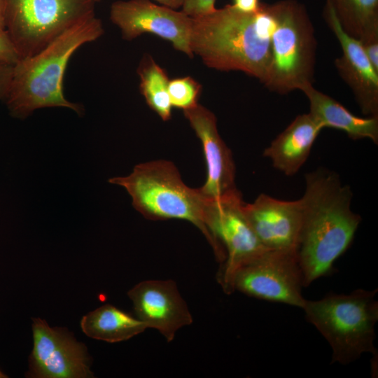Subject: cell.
<instances>
[{
    "label": "cell",
    "mask_w": 378,
    "mask_h": 378,
    "mask_svg": "<svg viewBox=\"0 0 378 378\" xmlns=\"http://www.w3.org/2000/svg\"><path fill=\"white\" fill-rule=\"evenodd\" d=\"M352 197L336 172L320 167L306 174L296 251L303 287L330 274L351 244L361 221L351 209Z\"/></svg>",
    "instance_id": "6da1fadb"
},
{
    "label": "cell",
    "mask_w": 378,
    "mask_h": 378,
    "mask_svg": "<svg viewBox=\"0 0 378 378\" xmlns=\"http://www.w3.org/2000/svg\"><path fill=\"white\" fill-rule=\"evenodd\" d=\"M274 18L270 4L247 14L231 4L192 18L190 47L211 69L239 71L262 83L270 58Z\"/></svg>",
    "instance_id": "7a4b0ae2"
},
{
    "label": "cell",
    "mask_w": 378,
    "mask_h": 378,
    "mask_svg": "<svg viewBox=\"0 0 378 378\" xmlns=\"http://www.w3.org/2000/svg\"><path fill=\"white\" fill-rule=\"evenodd\" d=\"M104 32L102 21L94 14L64 30L36 54L20 59L14 66L11 85L4 100L9 114L24 120L39 108L64 107L83 115V105L67 100L64 95V74L73 54Z\"/></svg>",
    "instance_id": "3957f363"
},
{
    "label": "cell",
    "mask_w": 378,
    "mask_h": 378,
    "mask_svg": "<svg viewBox=\"0 0 378 378\" xmlns=\"http://www.w3.org/2000/svg\"><path fill=\"white\" fill-rule=\"evenodd\" d=\"M124 188L132 206L144 218L153 220L179 219L188 221L204 234L220 263L225 255L206 222L207 200L199 188L188 186L170 161L158 160L140 163L126 176L108 179Z\"/></svg>",
    "instance_id": "277c9868"
},
{
    "label": "cell",
    "mask_w": 378,
    "mask_h": 378,
    "mask_svg": "<svg viewBox=\"0 0 378 378\" xmlns=\"http://www.w3.org/2000/svg\"><path fill=\"white\" fill-rule=\"evenodd\" d=\"M377 290L356 289L349 294L329 293L318 300H305L308 322L330 344L331 363L349 364L363 354H377L374 341L378 321Z\"/></svg>",
    "instance_id": "5b68a950"
},
{
    "label": "cell",
    "mask_w": 378,
    "mask_h": 378,
    "mask_svg": "<svg viewBox=\"0 0 378 378\" xmlns=\"http://www.w3.org/2000/svg\"><path fill=\"white\" fill-rule=\"evenodd\" d=\"M274 26L270 58L262 84L286 94L313 85L316 39L305 7L295 0L271 4Z\"/></svg>",
    "instance_id": "8992f818"
},
{
    "label": "cell",
    "mask_w": 378,
    "mask_h": 378,
    "mask_svg": "<svg viewBox=\"0 0 378 378\" xmlns=\"http://www.w3.org/2000/svg\"><path fill=\"white\" fill-rule=\"evenodd\" d=\"M94 4L93 0H4L5 29L20 59L29 57L94 15Z\"/></svg>",
    "instance_id": "52a82bcc"
},
{
    "label": "cell",
    "mask_w": 378,
    "mask_h": 378,
    "mask_svg": "<svg viewBox=\"0 0 378 378\" xmlns=\"http://www.w3.org/2000/svg\"><path fill=\"white\" fill-rule=\"evenodd\" d=\"M243 204L239 190L217 200H207L206 225L225 254L217 281L227 294L233 293L232 284L236 271L267 250L251 229Z\"/></svg>",
    "instance_id": "ba28073f"
},
{
    "label": "cell",
    "mask_w": 378,
    "mask_h": 378,
    "mask_svg": "<svg viewBox=\"0 0 378 378\" xmlns=\"http://www.w3.org/2000/svg\"><path fill=\"white\" fill-rule=\"evenodd\" d=\"M248 296L301 308L302 274L295 252L267 249L240 267L232 284Z\"/></svg>",
    "instance_id": "9c48e42d"
},
{
    "label": "cell",
    "mask_w": 378,
    "mask_h": 378,
    "mask_svg": "<svg viewBox=\"0 0 378 378\" xmlns=\"http://www.w3.org/2000/svg\"><path fill=\"white\" fill-rule=\"evenodd\" d=\"M110 20L125 40L153 34L169 41L174 48L189 57L194 56L190 47L192 18L182 10L149 0H120L111 6Z\"/></svg>",
    "instance_id": "30bf717a"
},
{
    "label": "cell",
    "mask_w": 378,
    "mask_h": 378,
    "mask_svg": "<svg viewBox=\"0 0 378 378\" xmlns=\"http://www.w3.org/2000/svg\"><path fill=\"white\" fill-rule=\"evenodd\" d=\"M34 348L30 357L31 377L83 378L92 375L84 345L40 318L32 323Z\"/></svg>",
    "instance_id": "8fae6325"
},
{
    "label": "cell",
    "mask_w": 378,
    "mask_h": 378,
    "mask_svg": "<svg viewBox=\"0 0 378 378\" xmlns=\"http://www.w3.org/2000/svg\"><path fill=\"white\" fill-rule=\"evenodd\" d=\"M136 317L147 328H154L168 342H172L176 332L190 325L193 318L188 307L173 280H146L130 289Z\"/></svg>",
    "instance_id": "7c38bea8"
},
{
    "label": "cell",
    "mask_w": 378,
    "mask_h": 378,
    "mask_svg": "<svg viewBox=\"0 0 378 378\" xmlns=\"http://www.w3.org/2000/svg\"><path fill=\"white\" fill-rule=\"evenodd\" d=\"M324 19L339 41L342 55L335 60L340 77L351 89L362 113L378 117V72L356 38L342 28L331 0H326Z\"/></svg>",
    "instance_id": "4fadbf2b"
},
{
    "label": "cell",
    "mask_w": 378,
    "mask_h": 378,
    "mask_svg": "<svg viewBox=\"0 0 378 378\" xmlns=\"http://www.w3.org/2000/svg\"><path fill=\"white\" fill-rule=\"evenodd\" d=\"M183 112L203 148L207 174L199 188L201 193L206 200H214L238 190L233 157L219 134L215 115L200 104Z\"/></svg>",
    "instance_id": "5bb4252c"
},
{
    "label": "cell",
    "mask_w": 378,
    "mask_h": 378,
    "mask_svg": "<svg viewBox=\"0 0 378 378\" xmlns=\"http://www.w3.org/2000/svg\"><path fill=\"white\" fill-rule=\"evenodd\" d=\"M243 211L266 249L296 253L302 222L300 199L286 201L262 193L252 203L244 202Z\"/></svg>",
    "instance_id": "9a60e30c"
},
{
    "label": "cell",
    "mask_w": 378,
    "mask_h": 378,
    "mask_svg": "<svg viewBox=\"0 0 378 378\" xmlns=\"http://www.w3.org/2000/svg\"><path fill=\"white\" fill-rule=\"evenodd\" d=\"M323 129L309 113L298 115L265 149L263 156L275 169L293 176L307 160Z\"/></svg>",
    "instance_id": "2e32d148"
},
{
    "label": "cell",
    "mask_w": 378,
    "mask_h": 378,
    "mask_svg": "<svg viewBox=\"0 0 378 378\" xmlns=\"http://www.w3.org/2000/svg\"><path fill=\"white\" fill-rule=\"evenodd\" d=\"M302 92L309 103V113L322 126L345 132L354 140L368 139L378 144V117H359L313 85Z\"/></svg>",
    "instance_id": "e0dca14e"
},
{
    "label": "cell",
    "mask_w": 378,
    "mask_h": 378,
    "mask_svg": "<svg viewBox=\"0 0 378 378\" xmlns=\"http://www.w3.org/2000/svg\"><path fill=\"white\" fill-rule=\"evenodd\" d=\"M80 327L87 336L110 343L127 340L147 329L137 317L109 304L84 316Z\"/></svg>",
    "instance_id": "ac0fdd59"
},
{
    "label": "cell",
    "mask_w": 378,
    "mask_h": 378,
    "mask_svg": "<svg viewBox=\"0 0 378 378\" xmlns=\"http://www.w3.org/2000/svg\"><path fill=\"white\" fill-rule=\"evenodd\" d=\"M137 73L139 90L146 104L163 121L172 118V106L168 92L169 79L166 71L149 55L141 60Z\"/></svg>",
    "instance_id": "d6986e66"
},
{
    "label": "cell",
    "mask_w": 378,
    "mask_h": 378,
    "mask_svg": "<svg viewBox=\"0 0 378 378\" xmlns=\"http://www.w3.org/2000/svg\"><path fill=\"white\" fill-rule=\"evenodd\" d=\"M345 32L361 40L378 33V0H331Z\"/></svg>",
    "instance_id": "ffe728a7"
},
{
    "label": "cell",
    "mask_w": 378,
    "mask_h": 378,
    "mask_svg": "<svg viewBox=\"0 0 378 378\" xmlns=\"http://www.w3.org/2000/svg\"><path fill=\"white\" fill-rule=\"evenodd\" d=\"M202 85L191 76L169 80L168 92L172 107L183 111L197 105L202 92Z\"/></svg>",
    "instance_id": "44dd1931"
},
{
    "label": "cell",
    "mask_w": 378,
    "mask_h": 378,
    "mask_svg": "<svg viewBox=\"0 0 378 378\" xmlns=\"http://www.w3.org/2000/svg\"><path fill=\"white\" fill-rule=\"evenodd\" d=\"M216 0H183L182 11L192 18H196L214 11Z\"/></svg>",
    "instance_id": "7402d4cb"
},
{
    "label": "cell",
    "mask_w": 378,
    "mask_h": 378,
    "mask_svg": "<svg viewBox=\"0 0 378 378\" xmlns=\"http://www.w3.org/2000/svg\"><path fill=\"white\" fill-rule=\"evenodd\" d=\"M20 57L6 29L0 30V62L15 64Z\"/></svg>",
    "instance_id": "603a6c76"
},
{
    "label": "cell",
    "mask_w": 378,
    "mask_h": 378,
    "mask_svg": "<svg viewBox=\"0 0 378 378\" xmlns=\"http://www.w3.org/2000/svg\"><path fill=\"white\" fill-rule=\"evenodd\" d=\"M359 41L369 61L378 72V33L373 34Z\"/></svg>",
    "instance_id": "cb8c5ba5"
},
{
    "label": "cell",
    "mask_w": 378,
    "mask_h": 378,
    "mask_svg": "<svg viewBox=\"0 0 378 378\" xmlns=\"http://www.w3.org/2000/svg\"><path fill=\"white\" fill-rule=\"evenodd\" d=\"M14 64L0 62V102L4 101L10 88Z\"/></svg>",
    "instance_id": "d4e9b609"
},
{
    "label": "cell",
    "mask_w": 378,
    "mask_h": 378,
    "mask_svg": "<svg viewBox=\"0 0 378 378\" xmlns=\"http://www.w3.org/2000/svg\"><path fill=\"white\" fill-rule=\"evenodd\" d=\"M261 4L260 0H232L231 5L239 12L251 14L258 12Z\"/></svg>",
    "instance_id": "484cf974"
},
{
    "label": "cell",
    "mask_w": 378,
    "mask_h": 378,
    "mask_svg": "<svg viewBox=\"0 0 378 378\" xmlns=\"http://www.w3.org/2000/svg\"><path fill=\"white\" fill-rule=\"evenodd\" d=\"M160 5L171 8L172 9H177L182 6L183 0H155Z\"/></svg>",
    "instance_id": "4316f807"
},
{
    "label": "cell",
    "mask_w": 378,
    "mask_h": 378,
    "mask_svg": "<svg viewBox=\"0 0 378 378\" xmlns=\"http://www.w3.org/2000/svg\"><path fill=\"white\" fill-rule=\"evenodd\" d=\"M1 29H5V24L3 15L0 14V30Z\"/></svg>",
    "instance_id": "83f0119b"
},
{
    "label": "cell",
    "mask_w": 378,
    "mask_h": 378,
    "mask_svg": "<svg viewBox=\"0 0 378 378\" xmlns=\"http://www.w3.org/2000/svg\"><path fill=\"white\" fill-rule=\"evenodd\" d=\"M4 10V0H0V14L3 15Z\"/></svg>",
    "instance_id": "f1b7e54d"
},
{
    "label": "cell",
    "mask_w": 378,
    "mask_h": 378,
    "mask_svg": "<svg viewBox=\"0 0 378 378\" xmlns=\"http://www.w3.org/2000/svg\"><path fill=\"white\" fill-rule=\"evenodd\" d=\"M7 376H6L2 372L0 371V378H4V377H6Z\"/></svg>",
    "instance_id": "f546056e"
},
{
    "label": "cell",
    "mask_w": 378,
    "mask_h": 378,
    "mask_svg": "<svg viewBox=\"0 0 378 378\" xmlns=\"http://www.w3.org/2000/svg\"><path fill=\"white\" fill-rule=\"evenodd\" d=\"M93 1L96 3V2L101 1H102V0H93Z\"/></svg>",
    "instance_id": "4dcf8cb0"
}]
</instances>
